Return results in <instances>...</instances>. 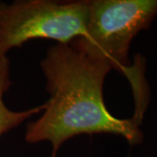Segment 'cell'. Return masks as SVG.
Segmentation results:
<instances>
[{"mask_svg":"<svg viewBox=\"0 0 157 157\" xmlns=\"http://www.w3.org/2000/svg\"><path fill=\"white\" fill-rule=\"evenodd\" d=\"M89 11L90 0L0 2V58L31 39L71 43L84 34Z\"/></svg>","mask_w":157,"mask_h":157,"instance_id":"cell-3","label":"cell"},{"mask_svg":"<svg viewBox=\"0 0 157 157\" xmlns=\"http://www.w3.org/2000/svg\"><path fill=\"white\" fill-rule=\"evenodd\" d=\"M41 68L50 99L43 115L27 125V142L50 141L55 157L64 141L82 134L121 135L131 145L142 141L137 121L114 117L105 106L103 85L112 69L108 63L59 43L47 51Z\"/></svg>","mask_w":157,"mask_h":157,"instance_id":"cell-1","label":"cell"},{"mask_svg":"<svg viewBox=\"0 0 157 157\" xmlns=\"http://www.w3.org/2000/svg\"><path fill=\"white\" fill-rule=\"evenodd\" d=\"M157 15V0H90L88 22L84 34L70 45L87 56L102 59L128 78L136 107L146 106L142 73L130 67V44L147 29Z\"/></svg>","mask_w":157,"mask_h":157,"instance_id":"cell-2","label":"cell"},{"mask_svg":"<svg viewBox=\"0 0 157 157\" xmlns=\"http://www.w3.org/2000/svg\"><path fill=\"white\" fill-rule=\"evenodd\" d=\"M11 85L10 78V60L6 57L0 58V137L12 128L19 126L28 118L39 113L45 107V104L25 111L15 112L9 109L4 102V94Z\"/></svg>","mask_w":157,"mask_h":157,"instance_id":"cell-4","label":"cell"}]
</instances>
